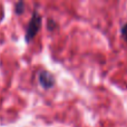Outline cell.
<instances>
[{"mask_svg":"<svg viewBox=\"0 0 127 127\" xmlns=\"http://www.w3.org/2000/svg\"><path fill=\"white\" fill-rule=\"evenodd\" d=\"M41 21H42L41 15L37 10H35L32 12L31 19L29 20L28 25H27V28H26V33H25V40H26V42H30L36 37V35L38 33L40 27H41Z\"/></svg>","mask_w":127,"mask_h":127,"instance_id":"6da1fadb","label":"cell"},{"mask_svg":"<svg viewBox=\"0 0 127 127\" xmlns=\"http://www.w3.org/2000/svg\"><path fill=\"white\" fill-rule=\"evenodd\" d=\"M38 81H39L40 86L45 89H50L55 86L56 79L51 72L47 71V70H41L38 74Z\"/></svg>","mask_w":127,"mask_h":127,"instance_id":"7a4b0ae2","label":"cell"},{"mask_svg":"<svg viewBox=\"0 0 127 127\" xmlns=\"http://www.w3.org/2000/svg\"><path fill=\"white\" fill-rule=\"evenodd\" d=\"M24 11H25V2L22 1L17 2V4H16V13L17 15H21Z\"/></svg>","mask_w":127,"mask_h":127,"instance_id":"3957f363","label":"cell"},{"mask_svg":"<svg viewBox=\"0 0 127 127\" xmlns=\"http://www.w3.org/2000/svg\"><path fill=\"white\" fill-rule=\"evenodd\" d=\"M121 36L125 41H127V22L124 25H122L121 27Z\"/></svg>","mask_w":127,"mask_h":127,"instance_id":"277c9868","label":"cell"},{"mask_svg":"<svg viewBox=\"0 0 127 127\" xmlns=\"http://www.w3.org/2000/svg\"><path fill=\"white\" fill-rule=\"evenodd\" d=\"M47 28H48V30H50V31L55 30V29L57 28V22L53 19H49L48 21H47Z\"/></svg>","mask_w":127,"mask_h":127,"instance_id":"5b68a950","label":"cell"}]
</instances>
